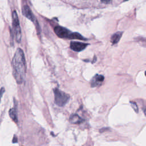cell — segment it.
<instances>
[{"instance_id": "5", "label": "cell", "mask_w": 146, "mask_h": 146, "mask_svg": "<svg viewBox=\"0 0 146 146\" xmlns=\"http://www.w3.org/2000/svg\"><path fill=\"white\" fill-rule=\"evenodd\" d=\"M87 45H88L87 43L80 42L72 41L70 43V48L75 51L80 52L83 50L84 49H85L87 47Z\"/></svg>"}, {"instance_id": "17", "label": "cell", "mask_w": 146, "mask_h": 146, "mask_svg": "<svg viewBox=\"0 0 146 146\" xmlns=\"http://www.w3.org/2000/svg\"><path fill=\"white\" fill-rule=\"evenodd\" d=\"M124 1H127V0H124Z\"/></svg>"}, {"instance_id": "11", "label": "cell", "mask_w": 146, "mask_h": 146, "mask_svg": "<svg viewBox=\"0 0 146 146\" xmlns=\"http://www.w3.org/2000/svg\"><path fill=\"white\" fill-rule=\"evenodd\" d=\"M130 104H131V106L132 107V108L133 109V110L136 112V113H138L139 112V108H138V107H137V104L135 102H130Z\"/></svg>"}, {"instance_id": "4", "label": "cell", "mask_w": 146, "mask_h": 146, "mask_svg": "<svg viewBox=\"0 0 146 146\" xmlns=\"http://www.w3.org/2000/svg\"><path fill=\"white\" fill-rule=\"evenodd\" d=\"M13 26L16 41L18 43H20L22 38V34L19 25V19L15 11H14L13 12Z\"/></svg>"}, {"instance_id": "1", "label": "cell", "mask_w": 146, "mask_h": 146, "mask_svg": "<svg viewBox=\"0 0 146 146\" xmlns=\"http://www.w3.org/2000/svg\"><path fill=\"white\" fill-rule=\"evenodd\" d=\"M12 68L14 77L18 84H22L26 75V60L23 50L17 49L12 60Z\"/></svg>"}, {"instance_id": "14", "label": "cell", "mask_w": 146, "mask_h": 146, "mask_svg": "<svg viewBox=\"0 0 146 146\" xmlns=\"http://www.w3.org/2000/svg\"><path fill=\"white\" fill-rule=\"evenodd\" d=\"M111 1H112V0H101V1H102V2H104V3H106L110 2Z\"/></svg>"}, {"instance_id": "15", "label": "cell", "mask_w": 146, "mask_h": 146, "mask_svg": "<svg viewBox=\"0 0 146 146\" xmlns=\"http://www.w3.org/2000/svg\"><path fill=\"white\" fill-rule=\"evenodd\" d=\"M17 137H16L15 136H14V137H13V143H17Z\"/></svg>"}, {"instance_id": "13", "label": "cell", "mask_w": 146, "mask_h": 146, "mask_svg": "<svg viewBox=\"0 0 146 146\" xmlns=\"http://www.w3.org/2000/svg\"><path fill=\"white\" fill-rule=\"evenodd\" d=\"M5 92V89L3 87H2L1 89V97H2V95H3V93Z\"/></svg>"}, {"instance_id": "3", "label": "cell", "mask_w": 146, "mask_h": 146, "mask_svg": "<svg viewBox=\"0 0 146 146\" xmlns=\"http://www.w3.org/2000/svg\"><path fill=\"white\" fill-rule=\"evenodd\" d=\"M55 103L60 107L64 106L69 100L70 96L58 88L54 90Z\"/></svg>"}, {"instance_id": "6", "label": "cell", "mask_w": 146, "mask_h": 146, "mask_svg": "<svg viewBox=\"0 0 146 146\" xmlns=\"http://www.w3.org/2000/svg\"><path fill=\"white\" fill-rule=\"evenodd\" d=\"M104 78L103 75L96 74L92 77V79L90 81L91 87H95L100 86V85H102L103 82L104 81Z\"/></svg>"}, {"instance_id": "9", "label": "cell", "mask_w": 146, "mask_h": 146, "mask_svg": "<svg viewBox=\"0 0 146 146\" xmlns=\"http://www.w3.org/2000/svg\"><path fill=\"white\" fill-rule=\"evenodd\" d=\"M122 34H123V33L120 32V31H118V32L113 34L111 38V43L113 44H116L117 43H118L122 36Z\"/></svg>"}, {"instance_id": "2", "label": "cell", "mask_w": 146, "mask_h": 146, "mask_svg": "<svg viewBox=\"0 0 146 146\" xmlns=\"http://www.w3.org/2000/svg\"><path fill=\"white\" fill-rule=\"evenodd\" d=\"M54 32L56 35L61 38H67V39H76L79 40H86L82 35L78 33H71L68 29L61 27L56 26L54 28Z\"/></svg>"}, {"instance_id": "16", "label": "cell", "mask_w": 146, "mask_h": 146, "mask_svg": "<svg viewBox=\"0 0 146 146\" xmlns=\"http://www.w3.org/2000/svg\"><path fill=\"white\" fill-rule=\"evenodd\" d=\"M145 75H146V71H145Z\"/></svg>"}, {"instance_id": "12", "label": "cell", "mask_w": 146, "mask_h": 146, "mask_svg": "<svg viewBox=\"0 0 146 146\" xmlns=\"http://www.w3.org/2000/svg\"><path fill=\"white\" fill-rule=\"evenodd\" d=\"M142 109H143V111L144 112V113L145 115L146 116V104L143 105V107Z\"/></svg>"}, {"instance_id": "7", "label": "cell", "mask_w": 146, "mask_h": 146, "mask_svg": "<svg viewBox=\"0 0 146 146\" xmlns=\"http://www.w3.org/2000/svg\"><path fill=\"white\" fill-rule=\"evenodd\" d=\"M23 15L27 17L28 19H30L31 21L35 22V18L33 14V13H31L30 8L28 6H25L23 7Z\"/></svg>"}, {"instance_id": "8", "label": "cell", "mask_w": 146, "mask_h": 146, "mask_svg": "<svg viewBox=\"0 0 146 146\" xmlns=\"http://www.w3.org/2000/svg\"><path fill=\"white\" fill-rule=\"evenodd\" d=\"M84 120L77 114H72L70 117V121L72 124H80Z\"/></svg>"}, {"instance_id": "10", "label": "cell", "mask_w": 146, "mask_h": 146, "mask_svg": "<svg viewBox=\"0 0 146 146\" xmlns=\"http://www.w3.org/2000/svg\"><path fill=\"white\" fill-rule=\"evenodd\" d=\"M9 116L11 118V119L15 121V123H17L18 119H17V111L15 108H12L9 111Z\"/></svg>"}]
</instances>
